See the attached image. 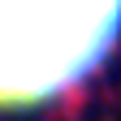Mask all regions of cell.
I'll return each mask as SVG.
<instances>
[{"mask_svg": "<svg viewBox=\"0 0 121 121\" xmlns=\"http://www.w3.org/2000/svg\"><path fill=\"white\" fill-rule=\"evenodd\" d=\"M121 0H0V108H35L78 91L112 52Z\"/></svg>", "mask_w": 121, "mask_h": 121, "instance_id": "obj_1", "label": "cell"}]
</instances>
